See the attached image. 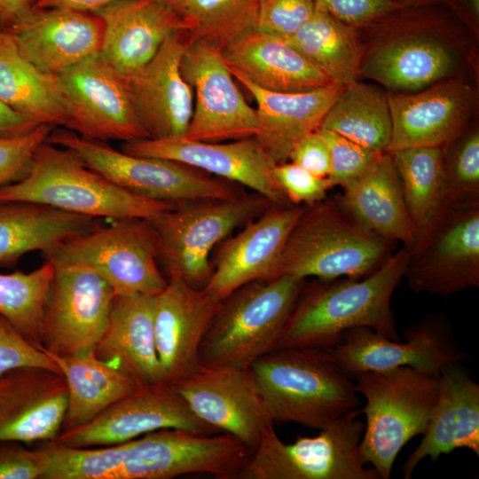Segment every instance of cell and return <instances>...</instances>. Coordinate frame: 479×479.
Here are the masks:
<instances>
[{"label":"cell","mask_w":479,"mask_h":479,"mask_svg":"<svg viewBox=\"0 0 479 479\" xmlns=\"http://www.w3.org/2000/svg\"><path fill=\"white\" fill-rule=\"evenodd\" d=\"M38 125L40 124L12 110L0 100V138L28 133Z\"/></svg>","instance_id":"cell-51"},{"label":"cell","mask_w":479,"mask_h":479,"mask_svg":"<svg viewBox=\"0 0 479 479\" xmlns=\"http://www.w3.org/2000/svg\"><path fill=\"white\" fill-rule=\"evenodd\" d=\"M55 76L68 113L65 129L104 142L149 138L122 75L100 53Z\"/></svg>","instance_id":"cell-17"},{"label":"cell","mask_w":479,"mask_h":479,"mask_svg":"<svg viewBox=\"0 0 479 479\" xmlns=\"http://www.w3.org/2000/svg\"><path fill=\"white\" fill-rule=\"evenodd\" d=\"M188 0H166V2L178 13L182 14Z\"/></svg>","instance_id":"cell-56"},{"label":"cell","mask_w":479,"mask_h":479,"mask_svg":"<svg viewBox=\"0 0 479 479\" xmlns=\"http://www.w3.org/2000/svg\"><path fill=\"white\" fill-rule=\"evenodd\" d=\"M313 2L316 8L357 27L404 7L393 0H313Z\"/></svg>","instance_id":"cell-49"},{"label":"cell","mask_w":479,"mask_h":479,"mask_svg":"<svg viewBox=\"0 0 479 479\" xmlns=\"http://www.w3.org/2000/svg\"><path fill=\"white\" fill-rule=\"evenodd\" d=\"M94 13L104 22L100 54L121 75L145 66L169 35L186 31L166 0H120Z\"/></svg>","instance_id":"cell-27"},{"label":"cell","mask_w":479,"mask_h":479,"mask_svg":"<svg viewBox=\"0 0 479 479\" xmlns=\"http://www.w3.org/2000/svg\"><path fill=\"white\" fill-rule=\"evenodd\" d=\"M392 122L389 151L407 147L444 148L468 126L475 110V90L461 77L415 92H388Z\"/></svg>","instance_id":"cell-22"},{"label":"cell","mask_w":479,"mask_h":479,"mask_svg":"<svg viewBox=\"0 0 479 479\" xmlns=\"http://www.w3.org/2000/svg\"><path fill=\"white\" fill-rule=\"evenodd\" d=\"M67 386L61 373L20 366L0 373V441H53L61 430Z\"/></svg>","instance_id":"cell-26"},{"label":"cell","mask_w":479,"mask_h":479,"mask_svg":"<svg viewBox=\"0 0 479 479\" xmlns=\"http://www.w3.org/2000/svg\"><path fill=\"white\" fill-rule=\"evenodd\" d=\"M272 176L289 203L295 206L320 201L326 198L327 192L334 186L328 177L315 176L289 161L275 164Z\"/></svg>","instance_id":"cell-45"},{"label":"cell","mask_w":479,"mask_h":479,"mask_svg":"<svg viewBox=\"0 0 479 479\" xmlns=\"http://www.w3.org/2000/svg\"><path fill=\"white\" fill-rule=\"evenodd\" d=\"M342 187L337 204L355 224L389 242L398 240L404 246H412L416 233L389 152Z\"/></svg>","instance_id":"cell-32"},{"label":"cell","mask_w":479,"mask_h":479,"mask_svg":"<svg viewBox=\"0 0 479 479\" xmlns=\"http://www.w3.org/2000/svg\"><path fill=\"white\" fill-rule=\"evenodd\" d=\"M320 127L374 152H388L392 134L388 91L358 81L343 87Z\"/></svg>","instance_id":"cell-37"},{"label":"cell","mask_w":479,"mask_h":479,"mask_svg":"<svg viewBox=\"0 0 479 479\" xmlns=\"http://www.w3.org/2000/svg\"><path fill=\"white\" fill-rule=\"evenodd\" d=\"M158 237L150 220L137 217L98 224L47 257L54 266H80L102 277L116 295H156L168 285L157 264Z\"/></svg>","instance_id":"cell-11"},{"label":"cell","mask_w":479,"mask_h":479,"mask_svg":"<svg viewBox=\"0 0 479 479\" xmlns=\"http://www.w3.org/2000/svg\"><path fill=\"white\" fill-rule=\"evenodd\" d=\"M54 272V264L47 260L29 272L0 274V315L40 349H43L44 305Z\"/></svg>","instance_id":"cell-39"},{"label":"cell","mask_w":479,"mask_h":479,"mask_svg":"<svg viewBox=\"0 0 479 479\" xmlns=\"http://www.w3.org/2000/svg\"><path fill=\"white\" fill-rule=\"evenodd\" d=\"M180 69L195 92V106L185 137L217 143L256 136L255 109L237 87L221 49L191 37Z\"/></svg>","instance_id":"cell-15"},{"label":"cell","mask_w":479,"mask_h":479,"mask_svg":"<svg viewBox=\"0 0 479 479\" xmlns=\"http://www.w3.org/2000/svg\"><path fill=\"white\" fill-rule=\"evenodd\" d=\"M249 370L274 425L319 430L360 405L353 378L332 347L276 349Z\"/></svg>","instance_id":"cell-3"},{"label":"cell","mask_w":479,"mask_h":479,"mask_svg":"<svg viewBox=\"0 0 479 479\" xmlns=\"http://www.w3.org/2000/svg\"><path fill=\"white\" fill-rule=\"evenodd\" d=\"M54 267L43 310V349L59 357L92 349L106 329L116 294L89 269Z\"/></svg>","instance_id":"cell-16"},{"label":"cell","mask_w":479,"mask_h":479,"mask_svg":"<svg viewBox=\"0 0 479 479\" xmlns=\"http://www.w3.org/2000/svg\"><path fill=\"white\" fill-rule=\"evenodd\" d=\"M96 225L92 217L51 206L0 201V266H11L33 251H41L48 257L64 243Z\"/></svg>","instance_id":"cell-33"},{"label":"cell","mask_w":479,"mask_h":479,"mask_svg":"<svg viewBox=\"0 0 479 479\" xmlns=\"http://www.w3.org/2000/svg\"><path fill=\"white\" fill-rule=\"evenodd\" d=\"M444 5L469 29L479 24V0H445Z\"/></svg>","instance_id":"cell-54"},{"label":"cell","mask_w":479,"mask_h":479,"mask_svg":"<svg viewBox=\"0 0 479 479\" xmlns=\"http://www.w3.org/2000/svg\"><path fill=\"white\" fill-rule=\"evenodd\" d=\"M318 132L327 143L331 156L328 177L334 185H342L365 173L383 153L364 147L334 131L318 127ZM387 153V152H386Z\"/></svg>","instance_id":"cell-44"},{"label":"cell","mask_w":479,"mask_h":479,"mask_svg":"<svg viewBox=\"0 0 479 479\" xmlns=\"http://www.w3.org/2000/svg\"><path fill=\"white\" fill-rule=\"evenodd\" d=\"M231 71L277 92H305L334 85L285 40L253 28L222 50Z\"/></svg>","instance_id":"cell-30"},{"label":"cell","mask_w":479,"mask_h":479,"mask_svg":"<svg viewBox=\"0 0 479 479\" xmlns=\"http://www.w3.org/2000/svg\"><path fill=\"white\" fill-rule=\"evenodd\" d=\"M353 410L319 429L285 444L274 425L266 427L238 479H380L362 461L359 445L365 423Z\"/></svg>","instance_id":"cell-10"},{"label":"cell","mask_w":479,"mask_h":479,"mask_svg":"<svg viewBox=\"0 0 479 479\" xmlns=\"http://www.w3.org/2000/svg\"><path fill=\"white\" fill-rule=\"evenodd\" d=\"M252 454L227 433L206 436L161 428L122 444L119 479H170L200 473L238 479Z\"/></svg>","instance_id":"cell-12"},{"label":"cell","mask_w":479,"mask_h":479,"mask_svg":"<svg viewBox=\"0 0 479 479\" xmlns=\"http://www.w3.org/2000/svg\"><path fill=\"white\" fill-rule=\"evenodd\" d=\"M231 72L256 102L258 132L255 137L275 164L287 161L294 145L320 127L342 89L330 85L305 92L271 91Z\"/></svg>","instance_id":"cell-29"},{"label":"cell","mask_w":479,"mask_h":479,"mask_svg":"<svg viewBox=\"0 0 479 479\" xmlns=\"http://www.w3.org/2000/svg\"><path fill=\"white\" fill-rule=\"evenodd\" d=\"M222 302L178 278H169L167 287L153 296L156 349L167 383L199 367L200 345Z\"/></svg>","instance_id":"cell-24"},{"label":"cell","mask_w":479,"mask_h":479,"mask_svg":"<svg viewBox=\"0 0 479 479\" xmlns=\"http://www.w3.org/2000/svg\"><path fill=\"white\" fill-rule=\"evenodd\" d=\"M404 342L389 340L368 327L343 333L334 347L343 370L352 378L365 372L410 366L440 375L446 365L460 364L465 354L459 349L447 315L429 314L404 331Z\"/></svg>","instance_id":"cell-14"},{"label":"cell","mask_w":479,"mask_h":479,"mask_svg":"<svg viewBox=\"0 0 479 479\" xmlns=\"http://www.w3.org/2000/svg\"><path fill=\"white\" fill-rule=\"evenodd\" d=\"M49 355L67 386V405L60 432L90 421L141 387L122 368L99 359L93 349L63 357Z\"/></svg>","instance_id":"cell-34"},{"label":"cell","mask_w":479,"mask_h":479,"mask_svg":"<svg viewBox=\"0 0 479 479\" xmlns=\"http://www.w3.org/2000/svg\"><path fill=\"white\" fill-rule=\"evenodd\" d=\"M0 201L34 202L113 220L151 219L177 205L128 192L89 168L68 149L47 141L39 146L20 178L0 186Z\"/></svg>","instance_id":"cell-4"},{"label":"cell","mask_w":479,"mask_h":479,"mask_svg":"<svg viewBox=\"0 0 479 479\" xmlns=\"http://www.w3.org/2000/svg\"><path fill=\"white\" fill-rule=\"evenodd\" d=\"M261 0H188L181 14L187 33L223 49L255 28Z\"/></svg>","instance_id":"cell-40"},{"label":"cell","mask_w":479,"mask_h":479,"mask_svg":"<svg viewBox=\"0 0 479 479\" xmlns=\"http://www.w3.org/2000/svg\"><path fill=\"white\" fill-rule=\"evenodd\" d=\"M7 31L25 59L57 75L100 53L104 22L94 12L35 8Z\"/></svg>","instance_id":"cell-25"},{"label":"cell","mask_w":479,"mask_h":479,"mask_svg":"<svg viewBox=\"0 0 479 479\" xmlns=\"http://www.w3.org/2000/svg\"><path fill=\"white\" fill-rule=\"evenodd\" d=\"M288 161L320 177H326L331 172L329 147L317 130L302 137L294 145Z\"/></svg>","instance_id":"cell-50"},{"label":"cell","mask_w":479,"mask_h":479,"mask_svg":"<svg viewBox=\"0 0 479 479\" xmlns=\"http://www.w3.org/2000/svg\"><path fill=\"white\" fill-rule=\"evenodd\" d=\"M0 100L37 124L66 127L68 113L56 76L25 59L0 29Z\"/></svg>","instance_id":"cell-35"},{"label":"cell","mask_w":479,"mask_h":479,"mask_svg":"<svg viewBox=\"0 0 479 479\" xmlns=\"http://www.w3.org/2000/svg\"><path fill=\"white\" fill-rule=\"evenodd\" d=\"M172 386L196 416L253 452L264 428L274 425L249 368L199 365Z\"/></svg>","instance_id":"cell-19"},{"label":"cell","mask_w":479,"mask_h":479,"mask_svg":"<svg viewBox=\"0 0 479 479\" xmlns=\"http://www.w3.org/2000/svg\"><path fill=\"white\" fill-rule=\"evenodd\" d=\"M153 296L116 295L106 329L93 348L99 359L122 368L141 386L166 382L156 349Z\"/></svg>","instance_id":"cell-31"},{"label":"cell","mask_w":479,"mask_h":479,"mask_svg":"<svg viewBox=\"0 0 479 479\" xmlns=\"http://www.w3.org/2000/svg\"><path fill=\"white\" fill-rule=\"evenodd\" d=\"M313 0H261L255 29L286 40L314 13Z\"/></svg>","instance_id":"cell-43"},{"label":"cell","mask_w":479,"mask_h":479,"mask_svg":"<svg viewBox=\"0 0 479 479\" xmlns=\"http://www.w3.org/2000/svg\"><path fill=\"white\" fill-rule=\"evenodd\" d=\"M161 428L206 436L221 433L196 416L172 384L161 382L141 386L90 421L59 432L53 441L71 447L106 446Z\"/></svg>","instance_id":"cell-18"},{"label":"cell","mask_w":479,"mask_h":479,"mask_svg":"<svg viewBox=\"0 0 479 479\" xmlns=\"http://www.w3.org/2000/svg\"><path fill=\"white\" fill-rule=\"evenodd\" d=\"M305 279L284 275L247 283L223 300L199 352L204 366L248 369L274 350Z\"/></svg>","instance_id":"cell-6"},{"label":"cell","mask_w":479,"mask_h":479,"mask_svg":"<svg viewBox=\"0 0 479 479\" xmlns=\"http://www.w3.org/2000/svg\"><path fill=\"white\" fill-rule=\"evenodd\" d=\"M404 277L415 293L448 298L479 286V206L442 207L412 247Z\"/></svg>","instance_id":"cell-13"},{"label":"cell","mask_w":479,"mask_h":479,"mask_svg":"<svg viewBox=\"0 0 479 479\" xmlns=\"http://www.w3.org/2000/svg\"><path fill=\"white\" fill-rule=\"evenodd\" d=\"M302 206L274 205L224 240L205 291L224 300L239 287L278 278L279 260Z\"/></svg>","instance_id":"cell-23"},{"label":"cell","mask_w":479,"mask_h":479,"mask_svg":"<svg viewBox=\"0 0 479 479\" xmlns=\"http://www.w3.org/2000/svg\"><path fill=\"white\" fill-rule=\"evenodd\" d=\"M365 399L366 422L359 445L362 461L389 479L396 458L425 432L439 394L440 375L410 366L360 373L353 378Z\"/></svg>","instance_id":"cell-5"},{"label":"cell","mask_w":479,"mask_h":479,"mask_svg":"<svg viewBox=\"0 0 479 479\" xmlns=\"http://www.w3.org/2000/svg\"><path fill=\"white\" fill-rule=\"evenodd\" d=\"M43 449L46 465L41 479H119L122 444L71 447L51 441Z\"/></svg>","instance_id":"cell-42"},{"label":"cell","mask_w":479,"mask_h":479,"mask_svg":"<svg viewBox=\"0 0 479 479\" xmlns=\"http://www.w3.org/2000/svg\"><path fill=\"white\" fill-rule=\"evenodd\" d=\"M47 142L68 149L85 165L119 187L153 200L179 204L203 199H230L244 193L230 182L184 163L118 151L106 142L59 129Z\"/></svg>","instance_id":"cell-9"},{"label":"cell","mask_w":479,"mask_h":479,"mask_svg":"<svg viewBox=\"0 0 479 479\" xmlns=\"http://www.w3.org/2000/svg\"><path fill=\"white\" fill-rule=\"evenodd\" d=\"M442 207L479 206V131L466 130L444 148Z\"/></svg>","instance_id":"cell-41"},{"label":"cell","mask_w":479,"mask_h":479,"mask_svg":"<svg viewBox=\"0 0 479 479\" xmlns=\"http://www.w3.org/2000/svg\"><path fill=\"white\" fill-rule=\"evenodd\" d=\"M20 366H38L61 373L43 349L27 341L0 315V373Z\"/></svg>","instance_id":"cell-47"},{"label":"cell","mask_w":479,"mask_h":479,"mask_svg":"<svg viewBox=\"0 0 479 479\" xmlns=\"http://www.w3.org/2000/svg\"><path fill=\"white\" fill-rule=\"evenodd\" d=\"M122 151L137 156L178 161L248 187L274 205H291L272 176L275 163L255 137L230 143L191 140L185 137L124 142Z\"/></svg>","instance_id":"cell-21"},{"label":"cell","mask_w":479,"mask_h":479,"mask_svg":"<svg viewBox=\"0 0 479 479\" xmlns=\"http://www.w3.org/2000/svg\"><path fill=\"white\" fill-rule=\"evenodd\" d=\"M404 6H422L430 4H444L445 0H393Z\"/></svg>","instance_id":"cell-55"},{"label":"cell","mask_w":479,"mask_h":479,"mask_svg":"<svg viewBox=\"0 0 479 479\" xmlns=\"http://www.w3.org/2000/svg\"><path fill=\"white\" fill-rule=\"evenodd\" d=\"M45 465L43 448L31 450L20 442L0 441V479H41Z\"/></svg>","instance_id":"cell-48"},{"label":"cell","mask_w":479,"mask_h":479,"mask_svg":"<svg viewBox=\"0 0 479 479\" xmlns=\"http://www.w3.org/2000/svg\"><path fill=\"white\" fill-rule=\"evenodd\" d=\"M388 252L389 241L358 226L326 198L302 206L284 247L278 277L361 279L374 271Z\"/></svg>","instance_id":"cell-7"},{"label":"cell","mask_w":479,"mask_h":479,"mask_svg":"<svg viewBox=\"0 0 479 479\" xmlns=\"http://www.w3.org/2000/svg\"><path fill=\"white\" fill-rule=\"evenodd\" d=\"M120 0H36L35 8H63L94 12Z\"/></svg>","instance_id":"cell-53"},{"label":"cell","mask_w":479,"mask_h":479,"mask_svg":"<svg viewBox=\"0 0 479 479\" xmlns=\"http://www.w3.org/2000/svg\"><path fill=\"white\" fill-rule=\"evenodd\" d=\"M271 205L257 192H244L230 199L182 202L148 219L158 237V260L169 279L178 278L202 289L213 271L212 250Z\"/></svg>","instance_id":"cell-8"},{"label":"cell","mask_w":479,"mask_h":479,"mask_svg":"<svg viewBox=\"0 0 479 479\" xmlns=\"http://www.w3.org/2000/svg\"><path fill=\"white\" fill-rule=\"evenodd\" d=\"M191 36L175 32L145 66L122 75L134 112L149 138L185 136L193 111V90L184 79L180 65Z\"/></svg>","instance_id":"cell-20"},{"label":"cell","mask_w":479,"mask_h":479,"mask_svg":"<svg viewBox=\"0 0 479 479\" xmlns=\"http://www.w3.org/2000/svg\"><path fill=\"white\" fill-rule=\"evenodd\" d=\"M52 126L40 124L28 133L0 138V186L20 178L35 152L47 141Z\"/></svg>","instance_id":"cell-46"},{"label":"cell","mask_w":479,"mask_h":479,"mask_svg":"<svg viewBox=\"0 0 479 479\" xmlns=\"http://www.w3.org/2000/svg\"><path fill=\"white\" fill-rule=\"evenodd\" d=\"M459 448L479 456V385L459 364H451L441 370L437 401L421 442L402 466L404 478L425 458L435 462Z\"/></svg>","instance_id":"cell-28"},{"label":"cell","mask_w":479,"mask_h":479,"mask_svg":"<svg viewBox=\"0 0 479 479\" xmlns=\"http://www.w3.org/2000/svg\"><path fill=\"white\" fill-rule=\"evenodd\" d=\"M389 153L417 237L441 208L444 149L407 147Z\"/></svg>","instance_id":"cell-38"},{"label":"cell","mask_w":479,"mask_h":479,"mask_svg":"<svg viewBox=\"0 0 479 479\" xmlns=\"http://www.w3.org/2000/svg\"><path fill=\"white\" fill-rule=\"evenodd\" d=\"M443 5L404 6L358 27L368 38L361 75L388 92H415L456 77L469 28Z\"/></svg>","instance_id":"cell-1"},{"label":"cell","mask_w":479,"mask_h":479,"mask_svg":"<svg viewBox=\"0 0 479 479\" xmlns=\"http://www.w3.org/2000/svg\"><path fill=\"white\" fill-rule=\"evenodd\" d=\"M36 0H0V29H11L33 9Z\"/></svg>","instance_id":"cell-52"},{"label":"cell","mask_w":479,"mask_h":479,"mask_svg":"<svg viewBox=\"0 0 479 479\" xmlns=\"http://www.w3.org/2000/svg\"><path fill=\"white\" fill-rule=\"evenodd\" d=\"M339 87L357 81L364 46L357 27L315 8L312 16L285 40Z\"/></svg>","instance_id":"cell-36"},{"label":"cell","mask_w":479,"mask_h":479,"mask_svg":"<svg viewBox=\"0 0 479 479\" xmlns=\"http://www.w3.org/2000/svg\"><path fill=\"white\" fill-rule=\"evenodd\" d=\"M409 254L410 247L404 246L361 279H318L305 284L276 349L334 348L345 331L356 327H368L399 341L391 299L404 278Z\"/></svg>","instance_id":"cell-2"}]
</instances>
